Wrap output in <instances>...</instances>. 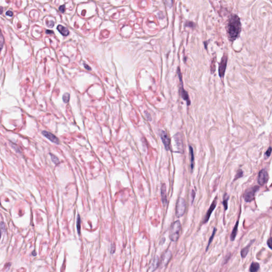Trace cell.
<instances>
[{"label": "cell", "mask_w": 272, "mask_h": 272, "mask_svg": "<svg viewBox=\"0 0 272 272\" xmlns=\"http://www.w3.org/2000/svg\"><path fill=\"white\" fill-rule=\"evenodd\" d=\"M226 30L229 39L233 42L239 37L241 30L240 20L236 14L230 17L226 26Z\"/></svg>", "instance_id": "cell-1"}, {"label": "cell", "mask_w": 272, "mask_h": 272, "mask_svg": "<svg viewBox=\"0 0 272 272\" xmlns=\"http://www.w3.org/2000/svg\"><path fill=\"white\" fill-rule=\"evenodd\" d=\"M181 229V225L179 221H175L172 224L169 232V238L173 242H176L178 240L180 237Z\"/></svg>", "instance_id": "cell-2"}, {"label": "cell", "mask_w": 272, "mask_h": 272, "mask_svg": "<svg viewBox=\"0 0 272 272\" xmlns=\"http://www.w3.org/2000/svg\"><path fill=\"white\" fill-rule=\"evenodd\" d=\"M186 209V203L184 198H180L178 199L176 205L175 215L177 217H181L184 215Z\"/></svg>", "instance_id": "cell-3"}, {"label": "cell", "mask_w": 272, "mask_h": 272, "mask_svg": "<svg viewBox=\"0 0 272 272\" xmlns=\"http://www.w3.org/2000/svg\"><path fill=\"white\" fill-rule=\"evenodd\" d=\"M178 76H179V78L180 81V94L181 96L184 101H186L187 102V105L189 106V105H190V103H191L190 100L189 99V95H188L187 92L184 89V87H183V83H182V74L181 73L179 67L178 69Z\"/></svg>", "instance_id": "cell-4"}, {"label": "cell", "mask_w": 272, "mask_h": 272, "mask_svg": "<svg viewBox=\"0 0 272 272\" xmlns=\"http://www.w3.org/2000/svg\"><path fill=\"white\" fill-rule=\"evenodd\" d=\"M259 189V186H254L250 188L245 191L244 194V200L246 202H250L254 200V195L257 191Z\"/></svg>", "instance_id": "cell-5"}, {"label": "cell", "mask_w": 272, "mask_h": 272, "mask_svg": "<svg viewBox=\"0 0 272 272\" xmlns=\"http://www.w3.org/2000/svg\"><path fill=\"white\" fill-rule=\"evenodd\" d=\"M159 136L163 142L166 151H169L170 149V138L166 131L160 130Z\"/></svg>", "instance_id": "cell-6"}, {"label": "cell", "mask_w": 272, "mask_h": 272, "mask_svg": "<svg viewBox=\"0 0 272 272\" xmlns=\"http://www.w3.org/2000/svg\"><path fill=\"white\" fill-rule=\"evenodd\" d=\"M269 179V174L267 172L263 169L259 171L258 174V183L261 186H263L268 181Z\"/></svg>", "instance_id": "cell-7"}, {"label": "cell", "mask_w": 272, "mask_h": 272, "mask_svg": "<svg viewBox=\"0 0 272 272\" xmlns=\"http://www.w3.org/2000/svg\"><path fill=\"white\" fill-rule=\"evenodd\" d=\"M174 140L177 144V148L180 153H184V141L182 134L179 132L174 136Z\"/></svg>", "instance_id": "cell-8"}, {"label": "cell", "mask_w": 272, "mask_h": 272, "mask_svg": "<svg viewBox=\"0 0 272 272\" xmlns=\"http://www.w3.org/2000/svg\"><path fill=\"white\" fill-rule=\"evenodd\" d=\"M227 61V57L226 55H224L222 58L221 62L219 64V74L220 77L222 78L225 74V71L226 70V65Z\"/></svg>", "instance_id": "cell-9"}, {"label": "cell", "mask_w": 272, "mask_h": 272, "mask_svg": "<svg viewBox=\"0 0 272 272\" xmlns=\"http://www.w3.org/2000/svg\"><path fill=\"white\" fill-rule=\"evenodd\" d=\"M172 254L171 251L170 250H167V251L164 252L163 254L162 257H161V264L162 266H166V265L169 264L170 262L171 259L172 258Z\"/></svg>", "instance_id": "cell-10"}, {"label": "cell", "mask_w": 272, "mask_h": 272, "mask_svg": "<svg viewBox=\"0 0 272 272\" xmlns=\"http://www.w3.org/2000/svg\"><path fill=\"white\" fill-rule=\"evenodd\" d=\"M217 197H216L214 199V200H213V202H212V204L211 205L210 207L209 208V210H208V211L207 212L206 216H205V219H204V222H203L204 223H206L209 221V219L211 217L212 213L213 212V211L214 210V209H215L216 204H217Z\"/></svg>", "instance_id": "cell-11"}, {"label": "cell", "mask_w": 272, "mask_h": 272, "mask_svg": "<svg viewBox=\"0 0 272 272\" xmlns=\"http://www.w3.org/2000/svg\"><path fill=\"white\" fill-rule=\"evenodd\" d=\"M42 134L44 136H45L46 138H47L48 139H49L50 141L53 142V143H55V144H59L60 141H59V139L57 138V137L54 134H53L51 133L50 132H48V131H43L42 132Z\"/></svg>", "instance_id": "cell-12"}, {"label": "cell", "mask_w": 272, "mask_h": 272, "mask_svg": "<svg viewBox=\"0 0 272 272\" xmlns=\"http://www.w3.org/2000/svg\"><path fill=\"white\" fill-rule=\"evenodd\" d=\"M161 197L162 200L163 204L164 205H166L167 204V194H166V187L165 184H163L161 189Z\"/></svg>", "instance_id": "cell-13"}, {"label": "cell", "mask_w": 272, "mask_h": 272, "mask_svg": "<svg viewBox=\"0 0 272 272\" xmlns=\"http://www.w3.org/2000/svg\"><path fill=\"white\" fill-rule=\"evenodd\" d=\"M254 240H253L250 241V243L248 244L246 247L244 248L241 250V257H242V258H244L247 256V255L248 252H249V251L250 247L251 244L254 242Z\"/></svg>", "instance_id": "cell-14"}, {"label": "cell", "mask_w": 272, "mask_h": 272, "mask_svg": "<svg viewBox=\"0 0 272 272\" xmlns=\"http://www.w3.org/2000/svg\"><path fill=\"white\" fill-rule=\"evenodd\" d=\"M239 220L238 219L237 221V222L235 224V226H234L232 232L231 233V234L230 236V239L232 241L235 240L236 237L237 236V233H238V225H239Z\"/></svg>", "instance_id": "cell-15"}, {"label": "cell", "mask_w": 272, "mask_h": 272, "mask_svg": "<svg viewBox=\"0 0 272 272\" xmlns=\"http://www.w3.org/2000/svg\"><path fill=\"white\" fill-rule=\"evenodd\" d=\"M189 154H190V167L191 171H192L194 168V150L191 146H189Z\"/></svg>", "instance_id": "cell-16"}, {"label": "cell", "mask_w": 272, "mask_h": 272, "mask_svg": "<svg viewBox=\"0 0 272 272\" xmlns=\"http://www.w3.org/2000/svg\"><path fill=\"white\" fill-rule=\"evenodd\" d=\"M57 29L62 35L67 36L69 34V31L68 29L61 25H58V26L57 27Z\"/></svg>", "instance_id": "cell-17"}, {"label": "cell", "mask_w": 272, "mask_h": 272, "mask_svg": "<svg viewBox=\"0 0 272 272\" xmlns=\"http://www.w3.org/2000/svg\"><path fill=\"white\" fill-rule=\"evenodd\" d=\"M159 265V257L157 256H156L155 258L153 260V262L152 263V272H154L155 271L156 269L158 268Z\"/></svg>", "instance_id": "cell-18"}, {"label": "cell", "mask_w": 272, "mask_h": 272, "mask_svg": "<svg viewBox=\"0 0 272 272\" xmlns=\"http://www.w3.org/2000/svg\"><path fill=\"white\" fill-rule=\"evenodd\" d=\"M260 268V265L258 263L256 262H253L252 263L250 266L249 271L250 272H257Z\"/></svg>", "instance_id": "cell-19"}, {"label": "cell", "mask_w": 272, "mask_h": 272, "mask_svg": "<svg viewBox=\"0 0 272 272\" xmlns=\"http://www.w3.org/2000/svg\"><path fill=\"white\" fill-rule=\"evenodd\" d=\"M216 231H217V229H216L215 227H214V230H213V233H212V236H211V237H210V238H209V243H208V244H207V248H206V251H207L208 250V249H209V245L212 243V241H213V239H214V237L215 235Z\"/></svg>", "instance_id": "cell-20"}, {"label": "cell", "mask_w": 272, "mask_h": 272, "mask_svg": "<svg viewBox=\"0 0 272 272\" xmlns=\"http://www.w3.org/2000/svg\"><path fill=\"white\" fill-rule=\"evenodd\" d=\"M81 219L79 215H78L77 220V228L78 231V234L80 235V229H81Z\"/></svg>", "instance_id": "cell-21"}, {"label": "cell", "mask_w": 272, "mask_h": 272, "mask_svg": "<svg viewBox=\"0 0 272 272\" xmlns=\"http://www.w3.org/2000/svg\"><path fill=\"white\" fill-rule=\"evenodd\" d=\"M228 199H229V196L226 194H225L224 197L223 202V204L224 205L225 210H226L227 209V201H228Z\"/></svg>", "instance_id": "cell-22"}, {"label": "cell", "mask_w": 272, "mask_h": 272, "mask_svg": "<svg viewBox=\"0 0 272 272\" xmlns=\"http://www.w3.org/2000/svg\"><path fill=\"white\" fill-rule=\"evenodd\" d=\"M51 159H52V162L54 164H58L60 163L59 159H58V158L57 157V156L54 155L53 154H51Z\"/></svg>", "instance_id": "cell-23"}, {"label": "cell", "mask_w": 272, "mask_h": 272, "mask_svg": "<svg viewBox=\"0 0 272 272\" xmlns=\"http://www.w3.org/2000/svg\"><path fill=\"white\" fill-rule=\"evenodd\" d=\"M69 99H70V94H68V93L64 94L63 96V101L64 102L67 103L69 102Z\"/></svg>", "instance_id": "cell-24"}, {"label": "cell", "mask_w": 272, "mask_h": 272, "mask_svg": "<svg viewBox=\"0 0 272 272\" xmlns=\"http://www.w3.org/2000/svg\"><path fill=\"white\" fill-rule=\"evenodd\" d=\"M242 175H243V172H242V171L241 170H238V172H237V174H236V177H235L234 180H236L242 177Z\"/></svg>", "instance_id": "cell-25"}, {"label": "cell", "mask_w": 272, "mask_h": 272, "mask_svg": "<svg viewBox=\"0 0 272 272\" xmlns=\"http://www.w3.org/2000/svg\"><path fill=\"white\" fill-rule=\"evenodd\" d=\"M272 147H269V148H268V149L267 150L266 152L265 153V156H266V157H269L270 156L271 154V153H272Z\"/></svg>", "instance_id": "cell-26"}, {"label": "cell", "mask_w": 272, "mask_h": 272, "mask_svg": "<svg viewBox=\"0 0 272 272\" xmlns=\"http://www.w3.org/2000/svg\"><path fill=\"white\" fill-rule=\"evenodd\" d=\"M267 244L269 246V247L272 250V238L271 237L270 238H269L268 239V240L267 241Z\"/></svg>", "instance_id": "cell-27"}, {"label": "cell", "mask_w": 272, "mask_h": 272, "mask_svg": "<svg viewBox=\"0 0 272 272\" xmlns=\"http://www.w3.org/2000/svg\"><path fill=\"white\" fill-rule=\"evenodd\" d=\"M195 196H196V193H195V191H194V190H192V193H191V196H192V204L193 203V202H194V201Z\"/></svg>", "instance_id": "cell-28"}, {"label": "cell", "mask_w": 272, "mask_h": 272, "mask_svg": "<svg viewBox=\"0 0 272 272\" xmlns=\"http://www.w3.org/2000/svg\"><path fill=\"white\" fill-rule=\"evenodd\" d=\"M59 10L62 13H64L65 11V5H61L59 7Z\"/></svg>", "instance_id": "cell-29"}, {"label": "cell", "mask_w": 272, "mask_h": 272, "mask_svg": "<svg viewBox=\"0 0 272 272\" xmlns=\"http://www.w3.org/2000/svg\"><path fill=\"white\" fill-rule=\"evenodd\" d=\"M115 245L113 244L112 245L111 249V252L112 254H113V253L114 252V251H115Z\"/></svg>", "instance_id": "cell-30"}, {"label": "cell", "mask_w": 272, "mask_h": 272, "mask_svg": "<svg viewBox=\"0 0 272 272\" xmlns=\"http://www.w3.org/2000/svg\"><path fill=\"white\" fill-rule=\"evenodd\" d=\"M6 15L9 16H10V17H12V15H13V13H12V12L11 11H7V12H6Z\"/></svg>", "instance_id": "cell-31"}, {"label": "cell", "mask_w": 272, "mask_h": 272, "mask_svg": "<svg viewBox=\"0 0 272 272\" xmlns=\"http://www.w3.org/2000/svg\"><path fill=\"white\" fill-rule=\"evenodd\" d=\"M84 66H85V68H86V69H87V70H91L90 67H89L88 65H87L86 64H84Z\"/></svg>", "instance_id": "cell-32"}, {"label": "cell", "mask_w": 272, "mask_h": 272, "mask_svg": "<svg viewBox=\"0 0 272 272\" xmlns=\"http://www.w3.org/2000/svg\"><path fill=\"white\" fill-rule=\"evenodd\" d=\"M46 32L47 34H53V31H51V30H47L46 31Z\"/></svg>", "instance_id": "cell-33"}, {"label": "cell", "mask_w": 272, "mask_h": 272, "mask_svg": "<svg viewBox=\"0 0 272 272\" xmlns=\"http://www.w3.org/2000/svg\"><path fill=\"white\" fill-rule=\"evenodd\" d=\"M32 255H33V256H36V253L35 251H33V252H32Z\"/></svg>", "instance_id": "cell-34"}, {"label": "cell", "mask_w": 272, "mask_h": 272, "mask_svg": "<svg viewBox=\"0 0 272 272\" xmlns=\"http://www.w3.org/2000/svg\"><path fill=\"white\" fill-rule=\"evenodd\" d=\"M1 13H2V7H1Z\"/></svg>", "instance_id": "cell-35"}]
</instances>
